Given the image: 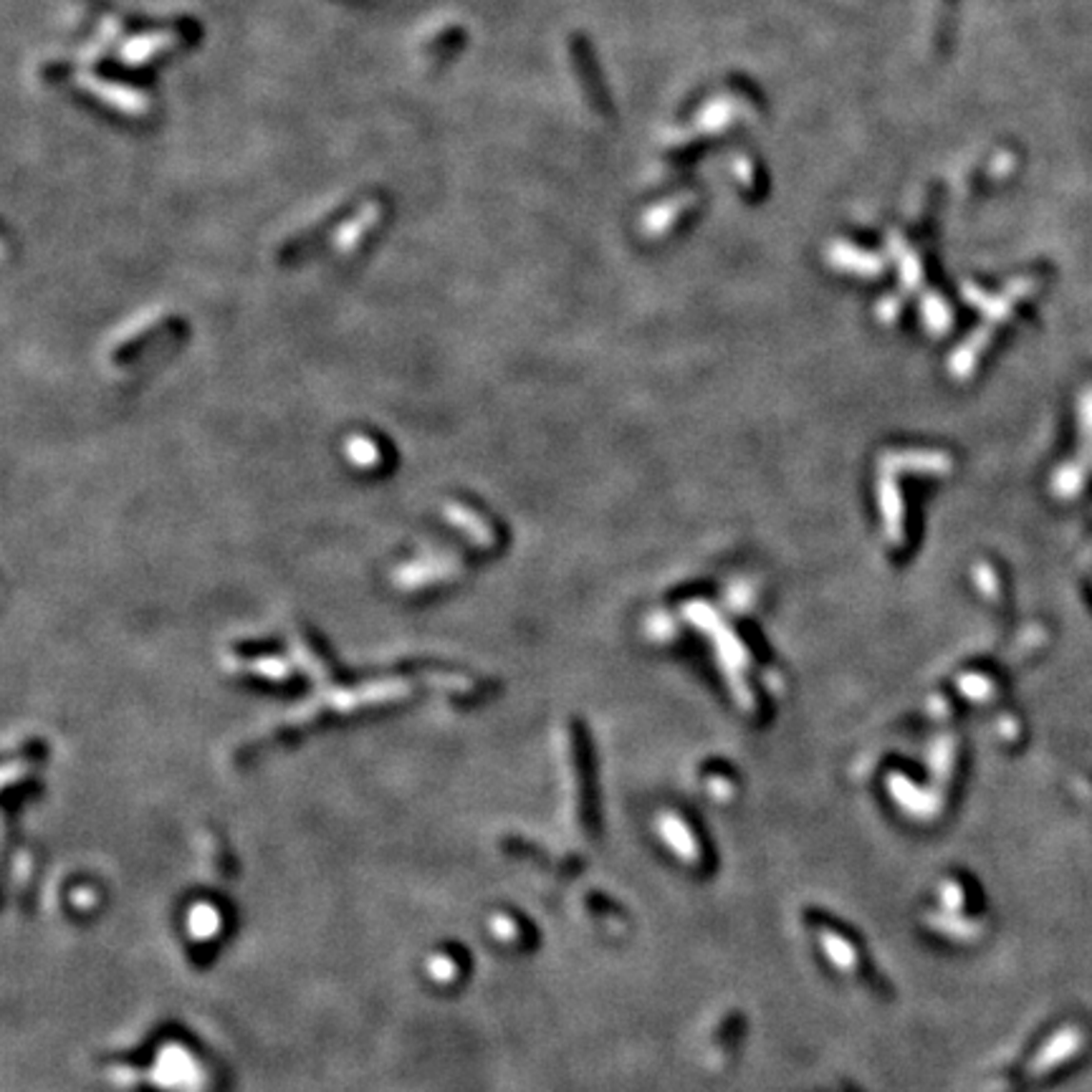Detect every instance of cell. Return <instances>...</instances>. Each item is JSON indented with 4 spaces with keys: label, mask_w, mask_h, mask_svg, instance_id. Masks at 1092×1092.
Wrapping results in <instances>:
<instances>
[{
    "label": "cell",
    "mask_w": 1092,
    "mask_h": 1092,
    "mask_svg": "<svg viewBox=\"0 0 1092 1092\" xmlns=\"http://www.w3.org/2000/svg\"><path fill=\"white\" fill-rule=\"evenodd\" d=\"M347 458L364 476H382L395 463V451L387 440L372 433H357L347 440Z\"/></svg>",
    "instance_id": "cell-1"
},
{
    "label": "cell",
    "mask_w": 1092,
    "mask_h": 1092,
    "mask_svg": "<svg viewBox=\"0 0 1092 1092\" xmlns=\"http://www.w3.org/2000/svg\"><path fill=\"white\" fill-rule=\"evenodd\" d=\"M445 518H448L453 529H456L463 539L471 541L473 549H478L480 554H486L488 544H494L491 532H488L491 521H488V517L483 511L476 509V503H468L465 498L451 501L448 503V509H445Z\"/></svg>",
    "instance_id": "cell-2"
},
{
    "label": "cell",
    "mask_w": 1092,
    "mask_h": 1092,
    "mask_svg": "<svg viewBox=\"0 0 1092 1092\" xmlns=\"http://www.w3.org/2000/svg\"><path fill=\"white\" fill-rule=\"evenodd\" d=\"M458 567L443 564V561H428V564H410L407 569H400L395 575L400 590H415L425 595L428 590H445L448 584L458 582Z\"/></svg>",
    "instance_id": "cell-3"
},
{
    "label": "cell",
    "mask_w": 1092,
    "mask_h": 1092,
    "mask_svg": "<svg viewBox=\"0 0 1092 1092\" xmlns=\"http://www.w3.org/2000/svg\"><path fill=\"white\" fill-rule=\"evenodd\" d=\"M241 678L251 680V683H256V686L266 688V691H286V693H296V691H302V683H303V675L302 673H296L294 668L288 663H281V660H276V657H268V660H259V663H253L251 668H241Z\"/></svg>",
    "instance_id": "cell-4"
}]
</instances>
